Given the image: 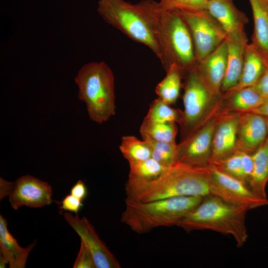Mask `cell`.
I'll use <instances>...</instances> for the list:
<instances>
[{
    "label": "cell",
    "instance_id": "d4e9b609",
    "mask_svg": "<svg viewBox=\"0 0 268 268\" xmlns=\"http://www.w3.org/2000/svg\"><path fill=\"white\" fill-rule=\"evenodd\" d=\"M129 164V177L144 180H153L159 177L169 168L152 157Z\"/></svg>",
    "mask_w": 268,
    "mask_h": 268
},
{
    "label": "cell",
    "instance_id": "2e32d148",
    "mask_svg": "<svg viewBox=\"0 0 268 268\" xmlns=\"http://www.w3.org/2000/svg\"><path fill=\"white\" fill-rule=\"evenodd\" d=\"M234 0H209L207 10L221 25L227 36L245 31L248 19Z\"/></svg>",
    "mask_w": 268,
    "mask_h": 268
},
{
    "label": "cell",
    "instance_id": "3957f363",
    "mask_svg": "<svg viewBox=\"0 0 268 268\" xmlns=\"http://www.w3.org/2000/svg\"><path fill=\"white\" fill-rule=\"evenodd\" d=\"M204 197L183 196L140 202L125 200L121 221L138 234L160 226L176 225L194 210Z\"/></svg>",
    "mask_w": 268,
    "mask_h": 268
},
{
    "label": "cell",
    "instance_id": "7c38bea8",
    "mask_svg": "<svg viewBox=\"0 0 268 268\" xmlns=\"http://www.w3.org/2000/svg\"><path fill=\"white\" fill-rule=\"evenodd\" d=\"M65 219L77 233L90 252L96 268H120L118 261L100 238L94 226L85 217L65 212Z\"/></svg>",
    "mask_w": 268,
    "mask_h": 268
},
{
    "label": "cell",
    "instance_id": "4316f807",
    "mask_svg": "<svg viewBox=\"0 0 268 268\" xmlns=\"http://www.w3.org/2000/svg\"><path fill=\"white\" fill-rule=\"evenodd\" d=\"M149 145L151 157L164 166L169 167L177 162V145L176 143H167L154 140L146 135H141Z\"/></svg>",
    "mask_w": 268,
    "mask_h": 268
},
{
    "label": "cell",
    "instance_id": "5b68a950",
    "mask_svg": "<svg viewBox=\"0 0 268 268\" xmlns=\"http://www.w3.org/2000/svg\"><path fill=\"white\" fill-rule=\"evenodd\" d=\"M78 98L87 106L89 118L102 124L115 114L114 77L104 62L85 64L74 78Z\"/></svg>",
    "mask_w": 268,
    "mask_h": 268
},
{
    "label": "cell",
    "instance_id": "5bb4252c",
    "mask_svg": "<svg viewBox=\"0 0 268 268\" xmlns=\"http://www.w3.org/2000/svg\"><path fill=\"white\" fill-rule=\"evenodd\" d=\"M227 68L221 91L228 92L238 83L242 74L248 43L245 31L227 36Z\"/></svg>",
    "mask_w": 268,
    "mask_h": 268
},
{
    "label": "cell",
    "instance_id": "1f68e13d",
    "mask_svg": "<svg viewBox=\"0 0 268 268\" xmlns=\"http://www.w3.org/2000/svg\"><path fill=\"white\" fill-rule=\"evenodd\" d=\"M82 201L71 194L68 195L60 202L61 205L59 208L78 214V211L83 206Z\"/></svg>",
    "mask_w": 268,
    "mask_h": 268
},
{
    "label": "cell",
    "instance_id": "ffe728a7",
    "mask_svg": "<svg viewBox=\"0 0 268 268\" xmlns=\"http://www.w3.org/2000/svg\"><path fill=\"white\" fill-rule=\"evenodd\" d=\"M253 170L248 186L258 197L268 200L266 186L268 182V137L252 154Z\"/></svg>",
    "mask_w": 268,
    "mask_h": 268
},
{
    "label": "cell",
    "instance_id": "d6a6232c",
    "mask_svg": "<svg viewBox=\"0 0 268 268\" xmlns=\"http://www.w3.org/2000/svg\"><path fill=\"white\" fill-rule=\"evenodd\" d=\"M240 151L241 156L243 172L246 180V183L248 185V183L252 175L254 167V162L252 155H250L248 152L245 151Z\"/></svg>",
    "mask_w": 268,
    "mask_h": 268
},
{
    "label": "cell",
    "instance_id": "836d02e7",
    "mask_svg": "<svg viewBox=\"0 0 268 268\" xmlns=\"http://www.w3.org/2000/svg\"><path fill=\"white\" fill-rule=\"evenodd\" d=\"M253 86L263 97L268 98V66L258 82Z\"/></svg>",
    "mask_w": 268,
    "mask_h": 268
},
{
    "label": "cell",
    "instance_id": "8992f818",
    "mask_svg": "<svg viewBox=\"0 0 268 268\" xmlns=\"http://www.w3.org/2000/svg\"><path fill=\"white\" fill-rule=\"evenodd\" d=\"M97 11L107 23L146 46L159 58L158 45L140 2L133 4L125 0H99Z\"/></svg>",
    "mask_w": 268,
    "mask_h": 268
},
{
    "label": "cell",
    "instance_id": "f546056e",
    "mask_svg": "<svg viewBox=\"0 0 268 268\" xmlns=\"http://www.w3.org/2000/svg\"><path fill=\"white\" fill-rule=\"evenodd\" d=\"M166 7L181 11H197L207 9L208 0H161Z\"/></svg>",
    "mask_w": 268,
    "mask_h": 268
},
{
    "label": "cell",
    "instance_id": "d6986e66",
    "mask_svg": "<svg viewBox=\"0 0 268 268\" xmlns=\"http://www.w3.org/2000/svg\"><path fill=\"white\" fill-rule=\"evenodd\" d=\"M254 20V31L250 43L268 66V0H249Z\"/></svg>",
    "mask_w": 268,
    "mask_h": 268
},
{
    "label": "cell",
    "instance_id": "cb8c5ba5",
    "mask_svg": "<svg viewBox=\"0 0 268 268\" xmlns=\"http://www.w3.org/2000/svg\"><path fill=\"white\" fill-rule=\"evenodd\" d=\"M141 135L160 142L175 143L177 128L175 123H153L143 120L140 127Z\"/></svg>",
    "mask_w": 268,
    "mask_h": 268
},
{
    "label": "cell",
    "instance_id": "8fae6325",
    "mask_svg": "<svg viewBox=\"0 0 268 268\" xmlns=\"http://www.w3.org/2000/svg\"><path fill=\"white\" fill-rule=\"evenodd\" d=\"M216 127V120H212L178 145V162L193 167L208 166Z\"/></svg>",
    "mask_w": 268,
    "mask_h": 268
},
{
    "label": "cell",
    "instance_id": "4fadbf2b",
    "mask_svg": "<svg viewBox=\"0 0 268 268\" xmlns=\"http://www.w3.org/2000/svg\"><path fill=\"white\" fill-rule=\"evenodd\" d=\"M226 39L213 52L198 62L196 68L213 96L219 94L227 68Z\"/></svg>",
    "mask_w": 268,
    "mask_h": 268
},
{
    "label": "cell",
    "instance_id": "f1b7e54d",
    "mask_svg": "<svg viewBox=\"0 0 268 268\" xmlns=\"http://www.w3.org/2000/svg\"><path fill=\"white\" fill-rule=\"evenodd\" d=\"M209 164L213 165L222 172L246 183L240 151L234 152L224 158L210 161Z\"/></svg>",
    "mask_w": 268,
    "mask_h": 268
},
{
    "label": "cell",
    "instance_id": "44dd1931",
    "mask_svg": "<svg viewBox=\"0 0 268 268\" xmlns=\"http://www.w3.org/2000/svg\"><path fill=\"white\" fill-rule=\"evenodd\" d=\"M267 67L262 56L251 44H248L240 79L237 84L227 93L255 85L262 76Z\"/></svg>",
    "mask_w": 268,
    "mask_h": 268
},
{
    "label": "cell",
    "instance_id": "6da1fadb",
    "mask_svg": "<svg viewBox=\"0 0 268 268\" xmlns=\"http://www.w3.org/2000/svg\"><path fill=\"white\" fill-rule=\"evenodd\" d=\"M140 2L153 29L164 68L166 71L175 66L185 76L197 61L190 32L179 10L153 0Z\"/></svg>",
    "mask_w": 268,
    "mask_h": 268
},
{
    "label": "cell",
    "instance_id": "e575fe53",
    "mask_svg": "<svg viewBox=\"0 0 268 268\" xmlns=\"http://www.w3.org/2000/svg\"><path fill=\"white\" fill-rule=\"evenodd\" d=\"M70 194L82 201L87 195V188L84 182L78 180L71 189Z\"/></svg>",
    "mask_w": 268,
    "mask_h": 268
},
{
    "label": "cell",
    "instance_id": "603a6c76",
    "mask_svg": "<svg viewBox=\"0 0 268 268\" xmlns=\"http://www.w3.org/2000/svg\"><path fill=\"white\" fill-rule=\"evenodd\" d=\"M119 148L129 163L151 157V150L148 144L133 135L123 136Z\"/></svg>",
    "mask_w": 268,
    "mask_h": 268
},
{
    "label": "cell",
    "instance_id": "7402d4cb",
    "mask_svg": "<svg viewBox=\"0 0 268 268\" xmlns=\"http://www.w3.org/2000/svg\"><path fill=\"white\" fill-rule=\"evenodd\" d=\"M166 71V75L157 85L155 91L158 98L171 105L176 102L179 96L181 79L184 76L180 69L174 65Z\"/></svg>",
    "mask_w": 268,
    "mask_h": 268
},
{
    "label": "cell",
    "instance_id": "8d00e7d4",
    "mask_svg": "<svg viewBox=\"0 0 268 268\" xmlns=\"http://www.w3.org/2000/svg\"></svg>",
    "mask_w": 268,
    "mask_h": 268
},
{
    "label": "cell",
    "instance_id": "d590c367",
    "mask_svg": "<svg viewBox=\"0 0 268 268\" xmlns=\"http://www.w3.org/2000/svg\"><path fill=\"white\" fill-rule=\"evenodd\" d=\"M250 112L260 114L265 117L268 121V98L266 99L261 105L250 111Z\"/></svg>",
    "mask_w": 268,
    "mask_h": 268
},
{
    "label": "cell",
    "instance_id": "30bf717a",
    "mask_svg": "<svg viewBox=\"0 0 268 268\" xmlns=\"http://www.w3.org/2000/svg\"><path fill=\"white\" fill-rule=\"evenodd\" d=\"M209 167L210 195L248 210L268 204V200L256 196L242 181L222 172L211 164Z\"/></svg>",
    "mask_w": 268,
    "mask_h": 268
},
{
    "label": "cell",
    "instance_id": "484cf974",
    "mask_svg": "<svg viewBox=\"0 0 268 268\" xmlns=\"http://www.w3.org/2000/svg\"><path fill=\"white\" fill-rule=\"evenodd\" d=\"M182 112L172 108L160 98L153 101L144 120L153 123H180Z\"/></svg>",
    "mask_w": 268,
    "mask_h": 268
},
{
    "label": "cell",
    "instance_id": "83f0119b",
    "mask_svg": "<svg viewBox=\"0 0 268 268\" xmlns=\"http://www.w3.org/2000/svg\"><path fill=\"white\" fill-rule=\"evenodd\" d=\"M228 93L232 94V105L235 108L249 112L261 105L266 100L253 86Z\"/></svg>",
    "mask_w": 268,
    "mask_h": 268
},
{
    "label": "cell",
    "instance_id": "e0dca14e",
    "mask_svg": "<svg viewBox=\"0 0 268 268\" xmlns=\"http://www.w3.org/2000/svg\"><path fill=\"white\" fill-rule=\"evenodd\" d=\"M240 118H226L216 126L212 140L210 161L224 158L234 152Z\"/></svg>",
    "mask_w": 268,
    "mask_h": 268
},
{
    "label": "cell",
    "instance_id": "ac0fdd59",
    "mask_svg": "<svg viewBox=\"0 0 268 268\" xmlns=\"http://www.w3.org/2000/svg\"><path fill=\"white\" fill-rule=\"evenodd\" d=\"M36 244L34 241L25 248L19 246L9 232L6 220L0 215V256L8 262L10 268H25L30 252Z\"/></svg>",
    "mask_w": 268,
    "mask_h": 268
},
{
    "label": "cell",
    "instance_id": "9a60e30c",
    "mask_svg": "<svg viewBox=\"0 0 268 268\" xmlns=\"http://www.w3.org/2000/svg\"><path fill=\"white\" fill-rule=\"evenodd\" d=\"M238 134L246 152H254L268 138V121L260 114L250 112L240 119Z\"/></svg>",
    "mask_w": 268,
    "mask_h": 268
},
{
    "label": "cell",
    "instance_id": "4dcf8cb0",
    "mask_svg": "<svg viewBox=\"0 0 268 268\" xmlns=\"http://www.w3.org/2000/svg\"><path fill=\"white\" fill-rule=\"evenodd\" d=\"M73 268H96L92 256L83 242L81 241L78 255Z\"/></svg>",
    "mask_w": 268,
    "mask_h": 268
},
{
    "label": "cell",
    "instance_id": "52a82bcc",
    "mask_svg": "<svg viewBox=\"0 0 268 268\" xmlns=\"http://www.w3.org/2000/svg\"><path fill=\"white\" fill-rule=\"evenodd\" d=\"M196 66L185 75L183 95L184 110L180 122L183 141L199 129L212 97L214 96L201 77Z\"/></svg>",
    "mask_w": 268,
    "mask_h": 268
},
{
    "label": "cell",
    "instance_id": "ba28073f",
    "mask_svg": "<svg viewBox=\"0 0 268 268\" xmlns=\"http://www.w3.org/2000/svg\"><path fill=\"white\" fill-rule=\"evenodd\" d=\"M179 11L190 32L197 63L226 39V32L207 9Z\"/></svg>",
    "mask_w": 268,
    "mask_h": 268
},
{
    "label": "cell",
    "instance_id": "277c9868",
    "mask_svg": "<svg viewBox=\"0 0 268 268\" xmlns=\"http://www.w3.org/2000/svg\"><path fill=\"white\" fill-rule=\"evenodd\" d=\"M247 211L246 208L228 203L209 194L177 226L187 232L210 230L230 235L237 247H242L248 236L245 222Z\"/></svg>",
    "mask_w": 268,
    "mask_h": 268
},
{
    "label": "cell",
    "instance_id": "9c48e42d",
    "mask_svg": "<svg viewBox=\"0 0 268 268\" xmlns=\"http://www.w3.org/2000/svg\"><path fill=\"white\" fill-rule=\"evenodd\" d=\"M52 196L51 185L29 175L14 182L0 178V200L8 196L11 206L15 210L23 205L32 208L48 205L53 201Z\"/></svg>",
    "mask_w": 268,
    "mask_h": 268
},
{
    "label": "cell",
    "instance_id": "7a4b0ae2",
    "mask_svg": "<svg viewBox=\"0 0 268 268\" xmlns=\"http://www.w3.org/2000/svg\"><path fill=\"white\" fill-rule=\"evenodd\" d=\"M209 165L193 167L177 162L159 177L150 180L129 177L126 200L145 202L172 197L209 195Z\"/></svg>",
    "mask_w": 268,
    "mask_h": 268
}]
</instances>
